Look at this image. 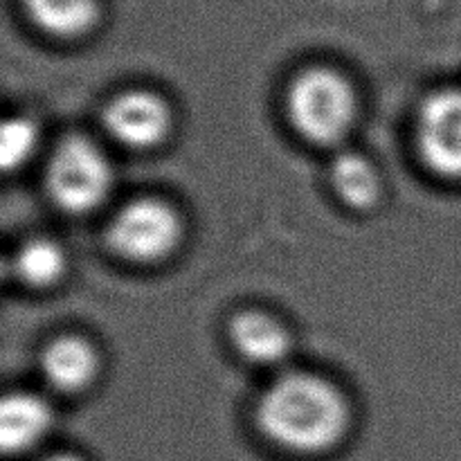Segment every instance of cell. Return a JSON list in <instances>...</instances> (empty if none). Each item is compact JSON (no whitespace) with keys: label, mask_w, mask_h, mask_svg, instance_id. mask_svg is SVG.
Wrapping results in <instances>:
<instances>
[{"label":"cell","mask_w":461,"mask_h":461,"mask_svg":"<svg viewBox=\"0 0 461 461\" xmlns=\"http://www.w3.org/2000/svg\"><path fill=\"white\" fill-rule=\"evenodd\" d=\"M255 414L266 439L300 455L333 448L349 428V405L342 392L311 372L275 378L259 396Z\"/></svg>","instance_id":"obj_1"},{"label":"cell","mask_w":461,"mask_h":461,"mask_svg":"<svg viewBox=\"0 0 461 461\" xmlns=\"http://www.w3.org/2000/svg\"><path fill=\"white\" fill-rule=\"evenodd\" d=\"M356 93L349 79L333 68L313 66L293 79L286 111L293 129L320 147L338 144L356 120Z\"/></svg>","instance_id":"obj_2"},{"label":"cell","mask_w":461,"mask_h":461,"mask_svg":"<svg viewBox=\"0 0 461 461\" xmlns=\"http://www.w3.org/2000/svg\"><path fill=\"white\" fill-rule=\"evenodd\" d=\"M111 187L113 167L106 153L84 135L63 138L45 165V192L68 214L97 210Z\"/></svg>","instance_id":"obj_3"},{"label":"cell","mask_w":461,"mask_h":461,"mask_svg":"<svg viewBox=\"0 0 461 461\" xmlns=\"http://www.w3.org/2000/svg\"><path fill=\"white\" fill-rule=\"evenodd\" d=\"M183 234L180 216L160 198H135L111 219L106 243L133 264H156L176 250Z\"/></svg>","instance_id":"obj_4"},{"label":"cell","mask_w":461,"mask_h":461,"mask_svg":"<svg viewBox=\"0 0 461 461\" xmlns=\"http://www.w3.org/2000/svg\"><path fill=\"white\" fill-rule=\"evenodd\" d=\"M414 140L432 174L461 180V88H441L423 99Z\"/></svg>","instance_id":"obj_5"},{"label":"cell","mask_w":461,"mask_h":461,"mask_svg":"<svg viewBox=\"0 0 461 461\" xmlns=\"http://www.w3.org/2000/svg\"><path fill=\"white\" fill-rule=\"evenodd\" d=\"M104 131L117 144L133 151H149L165 142L171 129V111L162 97L149 90H129L106 104Z\"/></svg>","instance_id":"obj_6"},{"label":"cell","mask_w":461,"mask_h":461,"mask_svg":"<svg viewBox=\"0 0 461 461\" xmlns=\"http://www.w3.org/2000/svg\"><path fill=\"white\" fill-rule=\"evenodd\" d=\"M99 372L97 349L86 338L61 336L41 354V374L52 390L77 394L93 385Z\"/></svg>","instance_id":"obj_7"},{"label":"cell","mask_w":461,"mask_h":461,"mask_svg":"<svg viewBox=\"0 0 461 461\" xmlns=\"http://www.w3.org/2000/svg\"><path fill=\"white\" fill-rule=\"evenodd\" d=\"M230 340L239 356L252 365L273 367L291 354V331L275 315L264 311H241L230 322Z\"/></svg>","instance_id":"obj_8"},{"label":"cell","mask_w":461,"mask_h":461,"mask_svg":"<svg viewBox=\"0 0 461 461\" xmlns=\"http://www.w3.org/2000/svg\"><path fill=\"white\" fill-rule=\"evenodd\" d=\"M52 426V410L41 396L30 392L9 394L0 405V444L5 453H25L34 448Z\"/></svg>","instance_id":"obj_9"},{"label":"cell","mask_w":461,"mask_h":461,"mask_svg":"<svg viewBox=\"0 0 461 461\" xmlns=\"http://www.w3.org/2000/svg\"><path fill=\"white\" fill-rule=\"evenodd\" d=\"M21 5L34 27L63 41L90 34L102 18V0H21Z\"/></svg>","instance_id":"obj_10"},{"label":"cell","mask_w":461,"mask_h":461,"mask_svg":"<svg viewBox=\"0 0 461 461\" xmlns=\"http://www.w3.org/2000/svg\"><path fill=\"white\" fill-rule=\"evenodd\" d=\"M329 180L338 198L354 210H369L381 196L376 169L367 158L356 151H342L333 158Z\"/></svg>","instance_id":"obj_11"},{"label":"cell","mask_w":461,"mask_h":461,"mask_svg":"<svg viewBox=\"0 0 461 461\" xmlns=\"http://www.w3.org/2000/svg\"><path fill=\"white\" fill-rule=\"evenodd\" d=\"M16 277L30 288H48L61 279L66 270V255L52 239L36 237L23 243L14 257Z\"/></svg>","instance_id":"obj_12"},{"label":"cell","mask_w":461,"mask_h":461,"mask_svg":"<svg viewBox=\"0 0 461 461\" xmlns=\"http://www.w3.org/2000/svg\"><path fill=\"white\" fill-rule=\"evenodd\" d=\"M39 131L27 117H9L3 126V167L12 171L34 153Z\"/></svg>","instance_id":"obj_13"},{"label":"cell","mask_w":461,"mask_h":461,"mask_svg":"<svg viewBox=\"0 0 461 461\" xmlns=\"http://www.w3.org/2000/svg\"><path fill=\"white\" fill-rule=\"evenodd\" d=\"M45 461H84L79 457H75V455H68V453H59V455H52V457H48Z\"/></svg>","instance_id":"obj_14"}]
</instances>
